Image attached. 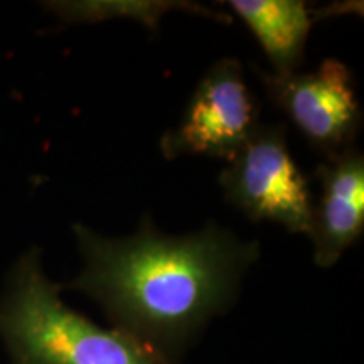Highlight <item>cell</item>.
Returning a JSON list of instances; mask_svg holds the SVG:
<instances>
[{
	"mask_svg": "<svg viewBox=\"0 0 364 364\" xmlns=\"http://www.w3.org/2000/svg\"><path fill=\"white\" fill-rule=\"evenodd\" d=\"M83 270L66 289L98 304L115 329L176 364L213 317L236 302L260 258L258 241L208 223L198 233L164 235L145 215L127 238L73 226Z\"/></svg>",
	"mask_w": 364,
	"mask_h": 364,
	"instance_id": "1",
	"label": "cell"
},
{
	"mask_svg": "<svg viewBox=\"0 0 364 364\" xmlns=\"http://www.w3.org/2000/svg\"><path fill=\"white\" fill-rule=\"evenodd\" d=\"M0 339L11 364H171L125 332L68 307L38 248L27 250L9 273L0 294Z\"/></svg>",
	"mask_w": 364,
	"mask_h": 364,
	"instance_id": "2",
	"label": "cell"
},
{
	"mask_svg": "<svg viewBox=\"0 0 364 364\" xmlns=\"http://www.w3.org/2000/svg\"><path fill=\"white\" fill-rule=\"evenodd\" d=\"M225 199L255 223L309 235L312 193L287 147L284 125H258L220 174Z\"/></svg>",
	"mask_w": 364,
	"mask_h": 364,
	"instance_id": "3",
	"label": "cell"
},
{
	"mask_svg": "<svg viewBox=\"0 0 364 364\" xmlns=\"http://www.w3.org/2000/svg\"><path fill=\"white\" fill-rule=\"evenodd\" d=\"M260 125V103L235 58L216 61L199 81L174 129L161 139L166 159L204 156L230 161Z\"/></svg>",
	"mask_w": 364,
	"mask_h": 364,
	"instance_id": "4",
	"label": "cell"
},
{
	"mask_svg": "<svg viewBox=\"0 0 364 364\" xmlns=\"http://www.w3.org/2000/svg\"><path fill=\"white\" fill-rule=\"evenodd\" d=\"M272 100L314 149L326 157L354 147L363 127L353 73L327 58L316 71L275 75L255 68Z\"/></svg>",
	"mask_w": 364,
	"mask_h": 364,
	"instance_id": "5",
	"label": "cell"
},
{
	"mask_svg": "<svg viewBox=\"0 0 364 364\" xmlns=\"http://www.w3.org/2000/svg\"><path fill=\"white\" fill-rule=\"evenodd\" d=\"M316 177L321 196L312 204L307 236L314 245V263L331 268L363 236L364 156L351 147L326 157L317 166Z\"/></svg>",
	"mask_w": 364,
	"mask_h": 364,
	"instance_id": "6",
	"label": "cell"
},
{
	"mask_svg": "<svg viewBox=\"0 0 364 364\" xmlns=\"http://www.w3.org/2000/svg\"><path fill=\"white\" fill-rule=\"evenodd\" d=\"M245 26L260 43L275 75L297 73L306 56L312 24V9L302 0H230Z\"/></svg>",
	"mask_w": 364,
	"mask_h": 364,
	"instance_id": "7",
	"label": "cell"
},
{
	"mask_svg": "<svg viewBox=\"0 0 364 364\" xmlns=\"http://www.w3.org/2000/svg\"><path fill=\"white\" fill-rule=\"evenodd\" d=\"M46 6L66 22H103L122 17V19H135L152 33L154 31L157 33L162 16L171 11L201 14V16L209 17L213 21L231 24V17L228 14L209 11V9L194 2H172V0L169 2L167 0H150V2H145V0L144 2H140V0H136V2H132V0L105 2L102 0L100 2L97 0V2H49Z\"/></svg>",
	"mask_w": 364,
	"mask_h": 364,
	"instance_id": "8",
	"label": "cell"
}]
</instances>
